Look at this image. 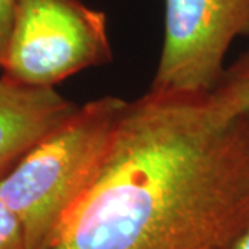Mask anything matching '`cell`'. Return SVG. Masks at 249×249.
I'll use <instances>...</instances> for the list:
<instances>
[{
    "label": "cell",
    "mask_w": 249,
    "mask_h": 249,
    "mask_svg": "<svg viewBox=\"0 0 249 249\" xmlns=\"http://www.w3.org/2000/svg\"><path fill=\"white\" fill-rule=\"evenodd\" d=\"M249 226V112L208 93L127 101L93 184L50 249H230Z\"/></svg>",
    "instance_id": "obj_1"
},
{
    "label": "cell",
    "mask_w": 249,
    "mask_h": 249,
    "mask_svg": "<svg viewBox=\"0 0 249 249\" xmlns=\"http://www.w3.org/2000/svg\"><path fill=\"white\" fill-rule=\"evenodd\" d=\"M127 101L106 96L78 107L0 181V199L22 226L27 249H50L97 178Z\"/></svg>",
    "instance_id": "obj_2"
},
{
    "label": "cell",
    "mask_w": 249,
    "mask_h": 249,
    "mask_svg": "<svg viewBox=\"0 0 249 249\" xmlns=\"http://www.w3.org/2000/svg\"><path fill=\"white\" fill-rule=\"evenodd\" d=\"M112 60L104 11L82 0H18L1 75L21 85L55 88Z\"/></svg>",
    "instance_id": "obj_3"
},
{
    "label": "cell",
    "mask_w": 249,
    "mask_h": 249,
    "mask_svg": "<svg viewBox=\"0 0 249 249\" xmlns=\"http://www.w3.org/2000/svg\"><path fill=\"white\" fill-rule=\"evenodd\" d=\"M249 35V0H165V31L152 90L211 93L238 36Z\"/></svg>",
    "instance_id": "obj_4"
},
{
    "label": "cell",
    "mask_w": 249,
    "mask_h": 249,
    "mask_svg": "<svg viewBox=\"0 0 249 249\" xmlns=\"http://www.w3.org/2000/svg\"><path fill=\"white\" fill-rule=\"evenodd\" d=\"M78 107L55 88L27 86L0 75V181Z\"/></svg>",
    "instance_id": "obj_5"
},
{
    "label": "cell",
    "mask_w": 249,
    "mask_h": 249,
    "mask_svg": "<svg viewBox=\"0 0 249 249\" xmlns=\"http://www.w3.org/2000/svg\"><path fill=\"white\" fill-rule=\"evenodd\" d=\"M209 104L223 119H231L249 112V52L224 70L222 79L211 93Z\"/></svg>",
    "instance_id": "obj_6"
},
{
    "label": "cell",
    "mask_w": 249,
    "mask_h": 249,
    "mask_svg": "<svg viewBox=\"0 0 249 249\" xmlns=\"http://www.w3.org/2000/svg\"><path fill=\"white\" fill-rule=\"evenodd\" d=\"M0 249H27L22 226L7 205L0 199Z\"/></svg>",
    "instance_id": "obj_7"
},
{
    "label": "cell",
    "mask_w": 249,
    "mask_h": 249,
    "mask_svg": "<svg viewBox=\"0 0 249 249\" xmlns=\"http://www.w3.org/2000/svg\"><path fill=\"white\" fill-rule=\"evenodd\" d=\"M18 0H0V68L4 61L14 25Z\"/></svg>",
    "instance_id": "obj_8"
},
{
    "label": "cell",
    "mask_w": 249,
    "mask_h": 249,
    "mask_svg": "<svg viewBox=\"0 0 249 249\" xmlns=\"http://www.w3.org/2000/svg\"><path fill=\"white\" fill-rule=\"evenodd\" d=\"M230 249H249V226L247 227V230L238 237V240L232 244Z\"/></svg>",
    "instance_id": "obj_9"
},
{
    "label": "cell",
    "mask_w": 249,
    "mask_h": 249,
    "mask_svg": "<svg viewBox=\"0 0 249 249\" xmlns=\"http://www.w3.org/2000/svg\"><path fill=\"white\" fill-rule=\"evenodd\" d=\"M248 37H249V35H248ZM248 52H249V46H248Z\"/></svg>",
    "instance_id": "obj_10"
}]
</instances>
